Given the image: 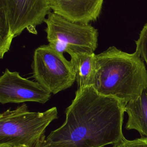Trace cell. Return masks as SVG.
Listing matches in <instances>:
<instances>
[{
    "instance_id": "12",
    "label": "cell",
    "mask_w": 147,
    "mask_h": 147,
    "mask_svg": "<svg viewBox=\"0 0 147 147\" xmlns=\"http://www.w3.org/2000/svg\"><path fill=\"white\" fill-rule=\"evenodd\" d=\"M111 147H147V137H142L133 140H129L124 137Z\"/></svg>"
},
{
    "instance_id": "7",
    "label": "cell",
    "mask_w": 147,
    "mask_h": 147,
    "mask_svg": "<svg viewBox=\"0 0 147 147\" xmlns=\"http://www.w3.org/2000/svg\"><path fill=\"white\" fill-rule=\"evenodd\" d=\"M52 93L36 81L22 77L19 72L5 69L0 77V102L20 103L33 102L44 104Z\"/></svg>"
},
{
    "instance_id": "8",
    "label": "cell",
    "mask_w": 147,
    "mask_h": 147,
    "mask_svg": "<svg viewBox=\"0 0 147 147\" xmlns=\"http://www.w3.org/2000/svg\"><path fill=\"white\" fill-rule=\"evenodd\" d=\"M104 0H49L51 11L70 21L89 24L96 21Z\"/></svg>"
},
{
    "instance_id": "2",
    "label": "cell",
    "mask_w": 147,
    "mask_h": 147,
    "mask_svg": "<svg viewBox=\"0 0 147 147\" xmlns=\"http://www.w3.org/2000/svg\"><path fill=\"white\" fill-rule=\"evenodd\" d=\"M92 86L98 93L126 105L147 88V70L144 61L136 52L129 53L110 47L96 55Z\"/></svg>"
},
{
    "instance_id": "3",
    "label": "cell",
    "mask_w": 147,
    "mask_h": 147,
    "mask_svg": "<svg viewBox=\"0 0 147 147\" xmlns=\"http://www.w3.org/2000/svg\"><path fill=\"white\" fill-rule=\"evenodd\" d=\"M57 118L56 107L33 112L23 103L14 110L7 109L0 114V144L42 147L47 127Z\"/></svg>"
},
{
    "instance_id": "5",
    "label": "cell",
    "mask_w": 147,
    "mask_h": 147,
    "mask_svg": "<svg viewBox=\"0 0 147 147\" xmlns=\"http://www.w3.org/2000/svg\"><path fill=\"white\" fill-rule=\"evenodd\" d=\"M33 77L53 94L69 88L76 81L71 61L49 44L37 47L32 63Z\"/></svg>"
},
{
    "instance_id": "1",
    "label": "cell",
    "mask_w": 147,
    "mask_h": 147,
    "mask_svg": "<svg viewBox=\"0 0 147 147\" xmlns=\"http://www.w3.org/2000/svg\"><path fill=\"white\" fill-rule=\"evenodd\" d=\"M126 105L98 93L92 86L78 88L65 110L63 125L52 131L42 147H105L124 137Z\"/></svg>"
},
{
    "instance_id": "6",
    "label": "cell",
    "mask_w": 147,
    "mask_h": 147,
    "mask_svg": "<svg viewBox=\"0 0 147 147\" xmlns=\"http://www.w3.org/2000/svg\"><path fill=\"white\" fill-rule=\"evenodd\" d=\"M44 22L49 42L57 41L70 52H94L98 46V32L89 24L76 22L51 11Z\"/></svg>"
},
{
    "instance_id": "9",
    "label": "cell",
    "mask_w": 147,
    "mask_h": 147,
    "mask_svg": "<svg viewBox=\"0 0 147 147\" xmlns=\"http://www.w3.org/2000/svg\"><path fill=\"white\" fill-rule=\"evenodd\" d=\"M78 88L92 86L95 72L96 55L94 52H70Z\"/></svg>"
},
{
    "instance_id": "4",
    "label": "cell",
    "mask_w": 147,
    "mask_h": 147,
    "mask_svg": "<svg viewBox=\"0 0 147 147\" xmlns=\"http://www.w3.org/2000/svg\"><path fill=\"white\" fill-rule=\"evenodd\" d=\"M51 10L49 0H0V39L9 41L25 29L36 34Z\"/></svg>"
},
{
    "instance_id": "11",
    "label": "cell",
    "mask_w": 147,
    "mask_h": 147,
    "mask_svg": "<svg viewBox=\"0 0 147 147\" xmlns=\"http://www.w3.org/2000/svg\"><path fill=\"white\" fill-rule=\"evenodd\" d=\"M136 52L144 61L147 66V22L140 32L139 37L136 41Z\"/></svg>"
},
{
    "instance_id": "13",
    "label": "cell",
    "mask_w": 147,
    "mask_h": 147,
    "mask_svg": "<svg viewBox=\"0 0 147 147\" xmlns=\"http://www.w3.org/2000/svg\"><path fill=\"white\" fill-rule=\"evenodd\" d=\"M0 147H25L23 145H16L11 144H1Z\"/></svg>"
},
{
    "instance_id": "10",
    "label": "cell",
    "mask_w": 147,
    "mask_h": 147,
    "mask_svg": "<svg viewBox=\"0 0 147 147\" xmlns=\"http://www.w3.org/2000/svg\"><path fill=\"white\" fill-rule=\"evenodd\" d=\"M125 112L128 115L125 128L136 130L142 137H147V88L138 98L127 103Z\"/></svg>"
}]
</instances>
